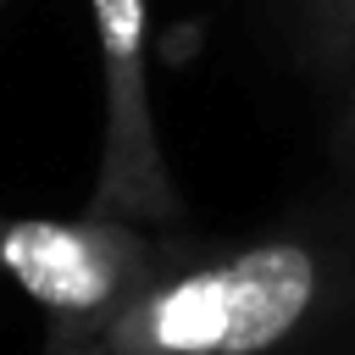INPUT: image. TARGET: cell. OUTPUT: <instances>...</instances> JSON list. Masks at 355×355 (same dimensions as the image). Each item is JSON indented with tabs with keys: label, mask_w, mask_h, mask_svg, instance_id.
Listing matches in <instances>:
<instances>
[{
	"label": "cell",
	"mask_w": 355,
	"mask_h": 355,
	"mask_svg": "<svg viewBox=\"0 0 355 355\" xmlns=\"http://www.w3.org/2000/svg\"><path fill=\"white\" fill-rule=\"evenodd\" d=\"M349 250L322 233H272L239 250L155 261L94 327L50 355H300L349 311Z\"/></svg>",
	"instance_id": "6da1fadb"
},
{
	"label": "cell",
	"mask_w": 355,
	"mask_h": 355,
	"mask_svg": "<svg viewBox=\"0 0 355 355\" xmlns=\"http://www.w3.org/2000/svg\"><path fill=\"white\" fill-rule=\"evenodd\" d=\"M155 244L133 233L122 216L89 211L83 222H11L0 233V266L33 294L50 316V338H72L94 322H105L150 272Z\"/></svg>",
	"instance_id": "7a4b0ae2"
},
{
	"label": "cell",
	"mask_w": 355,
	"mask_h": 355,
	"mask_svg": "<svg viewBox=\"0 0 355 355\" xmlns=\"http://www.w3.org/2000/svg\"><path fill=\"white\" fill-rule=\"evenodd\" d=\"M100 33V72H105V150L94 205L100 216L122 222H172L178 189L161 161L155 111H150V11L144 0H89Z\"/></svg>",
	"instance_id": "3957f363"
},
{
	"label": "cell",
	"mask_w": 355,
	"mask_h": 355,
	"mask_svg": "<svg viewBox=\"0 0 355 355\" xmlns=\"http://www.w3.org/2000/svg\"><path fill=\"white\" fill-rule=\"evenodd\" d=\"M316 6H322L327 17H349V22H355V0H316Z\"/></svg>",
	"instance_id": "277c9868"
}]
</instances>
